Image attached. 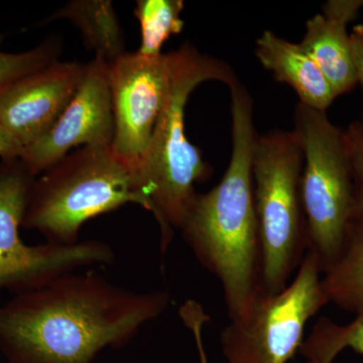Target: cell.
Wrapping results in <instances>:
<instances>
[{
    "instance_id": "6da1fadb",
    "label": "cell",
    "mask_w": 363,
    "mask_h": 363,
    "mask_svg": "<svg viewBox=\"0 0 363 363\" xmlns=\"http://www.w3.org/2000/svg\"><path fill=\"white\" fill-rule=\"evenodd\" d=\"M169 305L164 291L138 292L95 272H70L0 305V350L9 363H93Z\"/></svg>"
},
{
    "instance_id": "7a4b0ae2",
    "label": "cell",
    "mask_w": 363,
    "mask_h": 363,
    "mask_svg": "<svg viewBox=\"0 0 363 363\" xmlns=\"http://www.w3.org/2000/svg\"><path fill=\"white\" fill-rule=\"evenodd\" d=\"M233 150L218 185L195 196L180 227L184 240L220 281L231 322H243L262 294V260L253 193L252 95L230 87Z\"/></svg>"
},
{
    "instance_id": "3957f363",
    "label": "cell",
    "mask_w": 363,
    "mask_h": 363,
    "mask_svg": "<svg viewBox=\"0 0 363 363\" xmlns=\"http://www.w3.org/2000/svg\"><path fill=\"white\" fill-rule=\"evenodd\" d=\"M172 52L171 82L166 102L138 169V178L150 213L159 224L162 255L180 229L195 196V184L211 176L202 152L186 135L189 96L207 81L231 86L238 79L226 62L183 44Z\"/></svg>"
},
{
    "instance_id": "277c9868",
    "label": "cell",
    "mask_w": 363,
    "mask_h": 363,
    "mask_svg": "<svg viewBox=\"0 0 363 363\" xmlns=\"http://www.w3.org/2000/svg\"><path fill=\"white\" fill-rule=\"evenodd\" d=\"M128 203L150 212L135 172L109 145H87L35 178L23 228L52 245H74L86 222Z\"/></svg>"
},
{
    "instance_id": "5b68a950",
    "label": "cell",
    "mask_w": 363,
    "mask_h": 363,
    "mask_svg": "<svg viewBox=\"0 0 363 363\" xmlns=\"http://www.w3.org/2000/svg\"><path fill=\"white\" fill-rule=\"evenodd\" d=\"M304 164L295 130L257 135L252 150L253 193L262 260V294L289 285L307 253L300 196Z\"/></svg>"
},
{
    "instance_id": "8992f818",
    "label": "cell",
    "mask_w": 363,
    "mask_h": 363,
    "mask_svg": "<svg viewBox=\"0 0 363 363\" xmlns=\"http://www.w3.org/2000/svg\"><path fill=\"white\" fill-rule=\"evenodd\" d=\"M304 164L300 182L307 252L324 274L337 259L353 216V182L345 133L326 111L298 102L295 128Z\"/></svg>"
},
{
    "instance_id": "52a82bcc",
    "label": "cell",
    "mask_w": 363,
    "mask_h": 363,
    "mask_svg": "<svg viewBox=\"0 0 363 363\" xmlns=\"http://www.w3.org/2000/svg\"><path fill=\"white\" fill-rule=\"evenodd\" d=\"M21 157L0 160V294L42 288L52 281L90 266H111L113 248L97 240L74 245H28L20 235L33 182Z\"/></svg>"
},
{
    "instance_id": "ba28073f",
    "label": "cell",
    "mask_w": 363,
    "mask_h": 363,
    "mask_svg": "<svg viewBox=\"0 0 363 363\" xmlns=\"http://www.w3.org/2000/svg\"><path fill=\"white\" fill-rule=\"evenodd\" d=\"M292 283L274 295L262 294L243 322L222 331L227 363H286L300 350L304 329L329 301L319 262L307 252Z\"/></svg>"
},
{
    "instance_id": "9c48e42d",
    "label": "cell",
    "mask_w": 363,
    "mask_h": 363,
    "mask_svg": "<svg viewBox=\"0 0 363 363\" xmlns=\"http://www.w3.org/2000/svg\"><path fill=\"white\" fill-rule=\"evenodd\" d=\"M172 52H124L108 63L114 135L111 149L138 175L171 82Z\"/></svg>"
},
{
    "instance_id": "30bf717a",
    "label": "cell",
    "mask_w": 363,
    "mask_h": 363,
    "mask_svg": "<svg viewBox=\"0 0 363 363\" xmlns=\"http://www.w3.org/2000/svg\"><path fill=\"white\" fill-rule=\"evenodd\" d=\"M114 135L108 63L100 57L86 64L84 78L54 126L40 140L25 147L21 159L33 176L87 145H109Z\"/></svg>"
},
{
    "instance_id": "8fae6325",
    "label": "cell",
    "mask_w": 363,
    "mask_h": 363,
    "mask_svg": "<svg viewBox=\"0 0 363 363\" xmlns=\"http://www.w3.org/2000/svg\"><path fill=\"white\" fill-rule=\"evenodd\" d=\"M86 65L52 62L0 89V125L23 149L40 140L62 116L84 78Z\"/></svg>"
},
{
    "instance_id": "7c38bea8",
    "label": "cell",
    "mask_w": 363,
    "mask_h": 363,
    "mask_svg": "<svg viewBox=\"0 0 363 363\" xmlns=\"http://www.w3.org/2000/svg\"><path fill=\"white\" fill-rule=\"evenodd\" d=\"M363 9V0H329L306 23L301 47L314 60L338 96L357 84L348 25Z\"/></svg>"
},
{
    "instance_id": "4fadbf2b",
    "label": "cell",
    "mask_w": 363,
    "mask_h": 363,
    "mask_svg": "<svg viewBox=\"0 0 363 363\" xmlns=\"http://www.w3.org/2000/svg\"><path fill=\"white\" fill-rule=\"evenodd\" d=\"M255 56L277 81L293 88L300 104L326 111L337 98L323 72L300 43L289 42L272 30H264L257 40Z\"/></svg>"
},
{
    "instance_id": "5bb4252c",
    "label": "cell",
    "mask_w": 363,
    "mask_h": 363,
    "mask_svg": "<svg viewBox=\"0 0 363 363\" xmlns=\"http://www.w3.org/2000/svg\"><path fill=\"white\" fill-rule=\"evenodd\" d=\"M66 18L80 30L86 45L107 63L125 52L123 28L111 0H76L56 11L50 21Z\"/></svg>"
},
{
    "instance_id": "9a60e30c",
    "label": "cell",
    "mask_w": 363,
    "mask_h": 363,
    "mask_svg": "<svg viewBox=\"0 0 363 363\" xmlns=\"http://www.w3.org/2000/svg\"><path fill=\"white\" fill-rule=\"evenodd\" d=\"M329 303L345 310L363 311V222L351 221L342 250L322 279Z\"/></svg>"
},
{
    "instance_id": "2e32d148",
    "label": "cell",
    "mask_w": 363,
    "mask_h": 363,
    "mask_svg": "<svg viewBox=\"0 0 363 363\" xmlns=\"http://www.w3.org/2000/svg\"><path fill=\"white\" fill-rule=\"evenodd\" d=\"M345 348L363 355V311L346 325H339L328 318L318 320L298 352L310 362L333 363Z\"/></svg>"
},
{
    "instance_id": "e0dca14e",
    "label": "cell",
    "mask_w": 363,
    "mask_h": 363,
    "mask_svg": "<svg viewBox=\"0 0 363 363\" xmlns=\"http://www.w3.org/2000/svg\"><path fill=\"white\" fill-rule=\"evenodd\" d=\"M182 0H138L135 16L140 21L142 42L138 52L145 57L162 55V48L171 35L183 30Z\"/></svg>"
},
{
    "instance_id": "ac0fdd59",
    "label": "cell",
    "mask_w": 363,
    "mask_h": 363,
    "mask_svg": "<svg viewBox=\"0 0 363 363\" xmlns=\"http://www.w3.org/2000/svg\"><path fill=\"white\" fill-rule=\"evenodd\" d=\"M61 49V43L52 38L30 51L6 52L0 50V89L58 61Z\"/></svg>"
},
{
    "instance_id": "d6986e66",
    "label": "cell",
    "mask_w": 363,
    "mask_h": 363,
    "mask_svg": "<svg viewBox=\"0 0 363 363\" xmlns=\"http://www.w3.org/2000/svg\"><path fill=\"white\" fill-rule=\"evenodd\" d=\"M344 133L352 172V221L363 222V119L351 123Z\"/></svg>"
},
{
    "instance_id": "ffe728a7",
    "label": "cell",
    "mask_w": 363,
    "mask_h": 363,
    "mask_svg": "<svg viewBox=\"0 0 363 363\" xmlns=\"http://www.w3.org/2000/svg\"><path fill=\"white\" fill-rule=\"evenodd\" d=\"M179 315L183 323L189 330L192 332L194 337L196 348L200 363H210L208 360L204 341H203V329L210 321L209 315L205 312L204 308L195 300L186 301L179 310Z\"/></svg>"
},
{
    "instance_id": "44dd1931",
    "label": "cell",
    "mask_w": 363,
    "mask_h": 363,
    "mask_svg": "<svg viewBox=\"0 0 363 363\" xmlns=\"http://www.w3.org/2000/svg\"><path fill=\"white\" fill-rule=\"evenodd\" d=\"M350 35L351 56L357 81L363 86V23L353 28Z\"/></svg>"
},
{
    "instance_id": "7402d4cb",
    "label": "cell",
    "mask_w": 363,
    "mask_h": 363,
    "mask_svg": "<svg viewBox=\"0 0 363 363\" xmlns=\"http://www.w3.org/2000/svg\"><path fill=\"white\" fill-rule=\"evenodd\" d=\"M23 147L0 125V159L21 157Z\"/></svg>"
},
{
    "instance_id": "603a6c76",
    "label": "cell",
    "mask_w": 363,
    "mask_h": 363,
    "mask_svg": "<svg viewBox=\"0 0 363 363\" xmlns=\"http://www.w3.org/2000/svg\"><path fill=\"white\" fill-rule=\"evenodd\" d=\"M306 363H316V362H309V360H306Z\"/></svg>"
}]
</instances>
